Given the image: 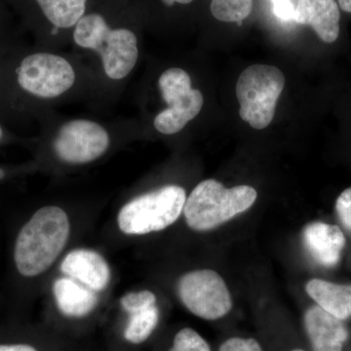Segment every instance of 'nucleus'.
<instances>
[{
  "mask_svg": "<svg viewBox=\"0 0 351 351\" xmlns=\"http://www.w3.org/2000/svg\"><path fill=\"white\" fill-rule=\"evenodd\" d=\"M71 226L61 208L46 206L34 213L18 234L14 260L25 277L40 276L57 260L68 242Z\"/></svg>",
  "mask_w": 351,
  "mask_h": 351,
  "instance_id": "nucleus-1",
  "label": "nucleus"
},
{
  "mask_svg": "<svg viewBox=\"0 0 351 351\" xmlns=\"http://www.w3.org/2000/svg\"><path fill=\"white\" fill-rule=\"evenodd\" d=\"M257 196L250 186L228 189L216 180H205L191 191L182 212L191 230L207 232L244 213L253 206Z\"/></svg>",
  "mask_w": 351,
  "mask_h": 351,
  "instance_id": "nucleus-2",
  "label": "nucleus"
},
{
  "mask_svg": "<svg viewBox=\"0 0 351 351\" xmlns=\"http://www.w3.org/2000/svg\"><path fill=\"white\" fill-rule=\"evenodd\" d=\"M73 39L78 46L101 55L108 77H126L137 63L138 39L131 29H112L98 13L85 14L76 24Z\"/></svg>",
  "mask_w": 351,
  "mask_h": 351,
  "instance_id": "nucleus-3",
  "label": "nucleus"
},
{
  "mask_svg": "<svg viewBox=\"0 0 351 351\" xmlns=\"http://www.w3.org/2000/svg\"><path fill=\"white\" fill-rule=\"evenodd\" d=\"M186 200V191L179 186H165L138 196L120 210V230L143 235L165 230L181 216Z\"/></svg>",
  "mask_w": 351,
  "mask_h": 351,
  "instance_id": "nucleus-4",
  "label": "nucleus"
},
{
  "mask_svg": "<svg viewBox=\"0 0 351 351\" xmlns=\"http://www.w3.org/2000/svg\"><path fill=\"white\" fill-rule=\"evenodd\" d=\"M284 86L285 76L276 66L253 64L242 71L237 83L241 119L257 130L267 128Z\"/></svg>",
  "mask_w": 351,
  "mask_h": 351,
  "instance_id": "nucleus-5",
  "label": "nucleus"
},
{
  "mask_svg": "<svg viewBox=\"0 0 351 351\" xmlns=\"http://www.w3.org/2000/svg\"><path fill=\"white\" fill-rule=\"evenodd\" d=\"M15 78L18 87L25 93L51 99L73 86L75 73L64 58L50 53H34L21 60L15 68Z\"/></svg>",
  "mask_w": 351,
  "mask_h": 351,
  "instance_id": "nucleus-6",
  "label": "nucleus"
},
{
  "mask_svg": "<svg viewBox=\"0 0 351 351\" xmlns=\"http://www.w3.org/2000/svg\"><path fill=\"white\" fill-rule=\"evenodd\" d=\"M158 84L168 108L157 115L154 127L160 133L172 135L197 117L204 101L199 90L191 87V77L184 69H167Z\"/></svg>",
  "mask_w": 351,
  "mask_h": 351,
  "instance_id": "nucleus-7",
  "label": "nucleus"
},
{
  "mask_svg": "<svg viewBox=\"0 0 351 351\" xmlns=\"http://www.w3.org/2000/svg\"><path fill=\"white\" fill-rule=\"evenodd\" d=\"M177 292L182 304L202 319H219L230 313L232 307L228 286L214 270L188 272L180 278Z\"/></svg>",
  "mask_w": 351,
  "mask_h": 351,
  "instance_id": "nucleus-8",
  "label": "nucleus"
},
{
  "mask_svg": "<svg viewBox=\"0 0 351 351\" xmlns=\"http://www.w3.org/2000/svg\"><path fill=\"white\" fill-rule=\"evenodd\" d=\"M110 145V136L96 122L73 120L61 127L55 138L54 151L64 162H91L103 156Z\"/></svg>",
  "mask_w": 351,
  "mask_h": 351,
  "instance_id": "nucleus-9",
  "label": "nucleus"
},
{
  "mask_svg": "<svg viewBox=\"0 0 351 351\" xmlns=\"http://www.w3.org/2000/svg\"><path fill=\"white\" fill-rule=\"evenodd\" d=\"M346 237L338 226L323 221L308 223L302 232V243L308 255L321 267H337L346 247Z\"/></svg>",
  "mask_w": 351,
  "mask_h": 351,
  "instance_id": "nucleus-10",
  "label": "nucleus"
},
{
  "mask_svg": "<svg viewBox=\"0 0 351 351\" xmlns=\"http://www.w3.org/2000/svg\"><path fill=\"white\" fill-rule=\"evenodd\" d=\"M304 323L313 351H343L348 332L343 321L315 304L304 313Z\"/></svg>",
  "mask_w": 351,
  "mask_h": 351,
  "instance_id": "nucleus-11",
  "label": "nucleus"
},
{
  "mask_svg": "<svg viewBox=\"0 0 351 351\" xmlns=\"http://www.w3.org/2000/svg\"><path fill=\"white\" fill-rule=\"evenodd\" d=\"M61 270L94 292L105 290L110 280V269L105 258L87 249L69 253L62 263Z\"/></svg>",
  "mask_w": 351,
  "mask_h": 351,
  "instance_id": "nucleus-12",
  "label": "nucleus"
},
{
  "mask_svg": "<svg viewBox=\"0 0 351 351\" xmlns=\"http://www.w3.org/2000/svg\"><path fill=\"white\" fill-rule=\"evenodd\" d=\"M341 13L337 0H298L295 22L311 25L325 43L339 38Z\"/></svg>",
  "mask_w": 351,
  "mask_h": 351,
  "instance_id": "nucleus-13",
  "label": "nucleus"
},
{
  "mask_svg": "<svg viewBox=\"0 0 351 351\" xmlns=\"http://www.w3.org/2000/svg\"><path fill=\"white\" fill-rule=\"evenodd\" d=\"M53 294L60 311L69 317H84L98 304L94 291L71 277L58 278L53 285Z\"/></svg>",
  "mask_w": 351,
  "mask_h": 351,
  "instance_id": "nucleus-14",
  "label": "nucleus"
},
{
  "mask_svg": "<svg viewBox=\"0 0 351 351\" xmlns=\"http://www.w3.org/2000/svg\"><path fill=\"white\" fill-rule=\"evenodd\" d=\"M307 295L328 313L343 321L351 316V284L314 278L306 285Z\"/></svg>",
  "mask_w": 351,
  "mask_h": 351,
  "instance_id": "nucleus-15",
  "label": "nucleus"
},
{
  "mask_svg": "<svg viewBox=\"0 0 351 351\" xmlns=\"http://www.w3.org/2000/svg\"><path fill=\"white\" fill-rule=\"evenodd\" d=\"M34 2L56 31L75 27L86 14L87 0H34Z\"/></svg>",
  "mask_w": 351,
  "mask_h": 351,
  "instance_id": "nucleus-16",
  "label": "nucleus"
},
{
  "mask_svg": "<svg viewBox=\"0 0 351 351\" xmlns=\"http://www.w3.org/2000/svg\"><path fill=\"white\" fill-rule=\"evenodd\" d=\"M158 318L159 311L156 304L145 311L131 314L130 321L124 332V338L135 345L144 343L156 330Z\"/></svg>",
  "mask_w": 351,
  "mask_h": 351,
  "instance_id": "nucleus-17",
  "label": "nucleus"
},
{
  "mask_svg": "<svg viewBox=\"0 0 351 351\" xmlns=\"http://www.w3.org/2000/svg\"><path fill=\"white\" fill-rule=\"evenodd\" d=\"M252 7L253 0H212L210 9L217 20L241 25L250 15Z\"/></svg>",
  "mask_w": 351,
  "mask_h": 351,
  "instance_id": "nucleus-18",
  "label": "nucleus"
},
{
  "mask_svg": "<svg viewBox=\"0 0 351 351\" xmlns=\"http://www.w3.org/2000/svg\"><path fill=\"white\" fill-rule=\"evenodd\" d=\"M170 351H211V348L197 332L184 328L176 335Z\"/></svg>",
  "mask_w": 351,
  "mask_h": 351,
  "instance_id": "nucleus-19",
  "label": "nucleus"
},
{
  "mask_svg": "<svg viewBox=\"0 0 351 351\" xmlns=\"http://www.w3.org/2000/svg\"><path fill=\"white\" fill-rule=\"evenodd\" d=\"M121 306L127 313L133 314L156 304V297L151 291L131 292L121 298Z\"/></svg>",
  "mask_w": 351,
  "mask_h": 351,
  "instance_id": "nucleus-20",
  "label": "nucleus"
},
{
  "mask_svg": "<svg viewBox=\"0 0 351 351\" xmlns=\"http://www.w3.org/2000/svg\"><path fill=\"white\" fill-rule=\"evenodd\" d=\"M336 212L341 225L351 232V186L339 195L336 201Z\"/></svg>",
  "mask_w": 351,
  "mask_h": 351,
  "instance_id": "nucleus-21",
  "label": "nucleus"
},
{
  "mask_svg": "<svg viewBox=\"0 0 351 351\" xmlns=\"http://www.w3.org/2000/svg\"><path fill=\"white\" fill-rule=\"evenodd\" d=\"M218 351H263L255 339L232 338L226 341Z\"/></svg>",
  "mask_w": 351,
  "mask_h": 351,
  "instance_id": "nucleus-22",
  "label": "nucleus"
},
{
  "mask_svg": "<svg viewBox=\"0 0 351 351\" xmlns=\"http://www.w3.org/2000/svg\"><path fill=\"white\" fill-rule=\"evenodd\" d=\"M272 3V12L277 18L285 22H295V7L292 0H270Z\"/></svg>",
  "mask_w": 351,
  "mask_h": 351,
  "instance_id": "nucleus-23",
  "label": "nucleus"
},
{
  "mask_svg": "<svg viewBox=\"0 0 351 351\" xmlns=\"http://www.w3.org/2000/svg\"><path fill=\"white\" fill-rule=\"evenodd\" d=\"M0 351H38L29 345H0Z\"/></svg>",
  "mask_w": 351,
  "mask_h": 351,
  "instance_id": "nucleus-24",
  "label": "nucleus"
},
{
  "mask_svg": "<svg viewBox=\"0 0 351 351\" xmlns=\"http://www.w3.org/2000/svg\"><path fill=\"white\" fill-rule=\"evenodd\" d=\"M193 0H161L163 4L166 6H173L175 3L182 4V5H186V4L191 3Z\"/></svg>",
  "mask_w": 351,
  "mask_h": 351,
  "instance_id": "nucleus-25",
  "label": "nucleus"
},
{
  "mask_svg": "<svg viewBox=\"0 0 351 351\" xmlns=\"http://www.w3.org/2000/svg\"><path fill=\"white\" fill-rule=\"evenodd\" d=\"M339 7L346 13H351V0H337Z\"/></svg>",
  "mask_w": 351,
  "mask_h": 351,
  "instance_id": "nucleus-26",
  "label": "nucleus"
},
{
  "mask_svg": "<svg viewBox=\"0 0 351 351\" xmlns=\"http://www.w3.org/2000/svg\"><path fill=\"white\" fill-rule=\"evenodd\" d=\"M3 136H4V131H3V129H2L1 124H0V141H1L2 138H3Z\"/></svg>",
  "mask_w": 351,
  "mask_h": 351,
  "instance_id": "nucleus-27",
  "label": "nucleus"
},
{
  "mask_svg": "<svg viewBox=\"0 0 351 351\" xmlns=\"http://www.w3.org/2000/svg\"><path fill=\"white\" fill-rule=\"evenodd\" d=\"M292 351H304V350H292Z\"/></svg>",
  "mask_w": 351,
  "mask_h": 351,
  "instance_id": "nucleus-28",
  "label": "nucleus"
}]
</instances>
